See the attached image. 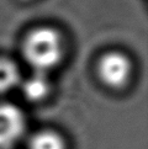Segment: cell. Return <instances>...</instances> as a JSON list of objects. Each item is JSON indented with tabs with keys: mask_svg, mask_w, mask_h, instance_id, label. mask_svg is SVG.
<instances>
[{
	"mask_svg": "<svg viewBox=\"0 0 148 149\" xmlns=\"http://www.w3.org/2000/svg\"><path fill=\"white\" fill-rule=\"evenodd\" d=\"M21 83L19 69L14 62L0 58V94H5Z\"/></svg>",
	"mask_w": 148,
	"mask_h": 149,
	"instance_id": "5b68a950",
	"label": "cell"
},
{
	"mask_svg": "<svg viewBox=\"0 0 148 149\" xmlns=\"http://www.w3.org/2000/svg\"><path fill=\"white\" fill-rule=\"evenodd\" d=\"M51 85L43 73H34V75L29 77L21 83V90L24 96L29 101H40L43 100L50 93Z\"/></svg>",
	"mask_w": 148,
	"mask_h": 149,
	"instance_id": "277c9868",
	"label": "cell"
},
{
	"mask_svg": "<svg viewBox=\"0 0 148 149\" xmlns=\"http://www.w3.org/2000/svg\"><path fill=\"white\" fill-rule=\"evenodd\" d=\"M64 45L61 33L52 27H38L26 36L22 43L25 61L36 73L46 74L62 61Z\"/></svg>",
	"mask_w": 148,
	"mask_h": 149,
	"instance_id": "6da1fadb",
	"label": "cell"
},
{
	"mask_svg": "<svg viewBox=\"0 0 148 149\" xmlns=\"http://www.w3.org/2000/svg\"><path fill=\"white\" fill-rule=\"evenodd\" d=\"M131 62L120 52H109L100 58L98 73L101 81L109 88L121 89L130 80Z\"/></svg>",
	"mask_w": 148,
	"mask_h": 149,
	"instance_id": "7a4b0ae2",
	"label": "cell"
},
{
	"mask_svg": "<svg viewBox=\"0 0 148 149\" xmlns=\"http://www.w3.org/2000/svg\"><path fill=\"white\" fill-rule=\"evenodd\" d=\"M22 1H30V0H22Z\"/></svg>",
	"mask_w": 148,
	"mask_h": 149,
	"instance_id": "52a82bcc",
	"label": "cell"
},
{
	"mask_svg": "<svg viewBox=\"0 0 148 149\" xmlns=\"http://www.w3.org/2000/svg\"><path fill=\"white\" fill-rule=\"evenodd\" d=\"M26 128L25 116L19 107L0 104V149H9L16 143Z\"/></svg>",
	"mask_w": 148,
	"mask_h": 149,
	"instance_id": "3957f363",
	"label": "cell"
},
{
	"mask_svg": "<svg viewBox=\"0 0 148 149\" xmlns=\"http://www.w3.org/2000/svg\"><path fill=\"white\" fill-rule=\"evenodd\" d=\"M30 149H66L64 141L59 134L52 131L38 132L31 138Z\"/></svg>",
	"mask_w": 148,
	"mask_h": 149,
	"instance_id": "8992f818",
	"label": "cell"
}]
</instances>
